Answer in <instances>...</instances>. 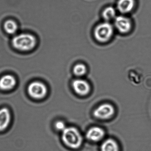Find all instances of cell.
Listing matches in <instances>:
<instances>
[{"instance_id":"obj_9","label":"cell","mask_w":151,"mask_h":151,"mask_svg":"<svg viewBox=\"0 0 151 151\" xmlns=\"http://www.w3.org/2000/svg\"><path fill=\"white\" fill-rule=\"evenodd\" d=\"M105 136L104 129L99 127H92L87 131L86 137L88 140L92 142L101 141Z\"/></svg>"},{"instance_id":"obj_8","label":"cell","mask_w":151,"mask_h":151,"mask_svg":"<svg viewBox=\"0 0 151 151\" xmlns=\"http://www.w3.org/2000/svg\"><path fill=\"white\" fill-rule=\"evenodd\" d=\"M72 87L74 92L81 96L87 95L91 90L89 84L82 79H76L72 82Z\"/></svg>"},{"instance_id":"obj_10","label":"cell","mask_w":151,"mask_h":151,"mask_svg":"<svg viewBox=\"0 0 151 151\" xmlns=\"http://www.w3.org/2000/svg\"><path fill=\"white\" fill-rule=\"evenodd\" d=\"M114 23L117 29L122 33H128L131 29V21L127 17L118 16L115 18Z\"/></svg>"},{"instance_id":"obj_15","label":"cell","mask_w":151,"mask_h":151,"mask_svg":"<svg viewBox=\"0 0 151 151\" xmlns=\"http://www.w3.org/2000/svg\"><path fill=\"white\" fill-rule=\"evenodd\" d=\"M73 72L76 76L81 77L83 76L86 73L87 68L85 65L83 64H77L73 67Z\"/></svg>"},{"instance_id":"obj_7","label":"cell","mask_w":151,"mask_h":151,"mask_svg":"<svg viewBox=\"0 0 151 151\" xmlns=\"http://www.w3.org/2000/svg\"><path fill=\"white\" fill-rule=\"evenodd\" d=\"M115 109L112 105L104 103L97 107L93 112L95 118L100 120H107L114 115Z\"/></svg>"},{"instance_id":"obj_13","label":"cell","mask_w":151,"mask_h":151,"mask_svg":"<svg viewBox=\"0 0 151 151\" xmlns=\"http://www.w3.org/2000/svg\"><path fill=\"white\" fill-rule=\"evenodd\" d=\"M119 151V145L114 139H106L102 144L101 146V151Z\"/></svg>"},{"instance_id":"obj_16","label":"cell","mask_w":151,"mask_h":151,"mask_svg":"<svg viewBox=\"0 0 151 151\" xmlns=\"http://www.w3.org/2000/svg\"><path fill=\"white\" fill-rule=\"evenodd\" d=\"M55 128L57 130L62 132L66 129V127L64 122L61 121H56L55 123Z\"/></svg>"},{"instance_id":"obj_17","label":"cell","mask_w":151,"mask_h":151,"mask_svg":"<svg viewBox=\"0 0 151 151\" xmlns=\"http://www.w3.org/2000/svg\"><path fill=\"white\" fill-rule=\"evenodd\" d=\"M17 126H18V125H17Z\"/></svg>"},{"instance_id":"obj_11","label":"cell","mask_w":151,"mask_h":151,"mask_svg":"<svg viewBox=\"0 0 151 151\" xmlns=\"http://www.w3.org/2000/svg\"><path fill=\"white\" fill-rule=\"evenodd\" d=\"M134 4V0H119L117 3V8L121 13H128L133 9Z\"/></svg>"},{"instance_id":"obj_6","label":"cell","mask_w":151,"mask_h":151,"mask_svg":"<svg viewBox=\"0 0 151 151\" xmlns=\"http://www.w3.org/2000/svg\"><path fill=\"white\" fill-rule=\"evenodd\" d=\"M12 114L9 108L3 106L0 108V133L9 129L12 122Z\"/></svg>"},{"instance_id":"obj_4","label":"cell","mask_w":151,"mask_h":151,"mask_svg":"<svg viewBox=\"0 0 151 151\" xmlns=\"http://www.w3.org/2000/svg\"><path fill=\"white\" fill-rule=\"evenodd\" d=\"M113 32V27L110 23L104 22L96 27L94 30V36L99 42L105 43L111 38Z\"/></svg>"},{"instance_id":"obj_3","label":"cell","mask_w":151,"mask_h":151,"mask_svg":"<svg viewBox=\"0 0 151 151\" xmlns=\"http://www.w3.org/2000/svg\"><path fill=\"white\" fill-rule=\"evenodd\" d=\"M26 92L29 97L34 100H40L46 97L48 90L44 83L40 81H31L27 87Z\"/></svg>"},{"instance_id":"obj_5","label":"cell","mask_w":151,"mask_h":151,"mask_svg":"<svg viewBox=\"0 0 151 151\" xmlns=\"http://www.w3.org/2000/svg\"><path fill=\"white\" fill-rule=\"evenodd\" d=\"M18 84L17 77L12 74H4L0 77V90L2 92L8 93L13 91Z\"/></svg>"},{"instance_id":"obj_14","label":"cell","mask_w":151,"mask_h":151,"mask_svg":"<svg viewBox=\"0 0 151 151\" xmlns=\"http://www.w3.org/2000/svg\"><path fill=\"white\" fill-rule=\"evenodd\" d=\"M115 14L116 12L115 9L111 6L106 8L102 13L104 18L107 21L113 19L115 17Z\"/></svg>"},{"instance_id":"obj_2","label":"cell","mask_w":151,"mask_h":151,"mask_svg":"<svg viewBox=\"0 0 151 151\" xmlns=\"http://www.w3.org/2000/svg\"><path fill=\"white\" fill-rule=\"evenodd\" d=\"M63 142L69 148L77 149L83 143V137L79 130L75 127H66L62 132Z\"/></svg>"},{"instance_id":"obj_1","label":"cell","mask_w":151,"mask_h":151,"mask_svg":"<svg viewBox=\"0 0 151 151\" xmlns=\"http://www.w3.org/2000/svg\"><path fill=\"white\" fill-rule=\"evenodd\" d=\"M12 47L18 51L28 52L33 49L37 44L36 37L28 33L16 34L12 40Z\"/></svg>"},{"instance_id":"obj_12","label":"cell","mask_w":151,"mask_h":151,"mask_svg":"<svg viewBox=\"0 0 151 151\" xmlns=\"http://www.w3.org/2000/svg\"><path fill=\"white\" fill-rule=\"evenodd\" d=\"M4 29L5 32L10 35H16L17 34L19 29L17 23L12 19L6 20L4 23Z\"/></svg>"}]
</instances>
